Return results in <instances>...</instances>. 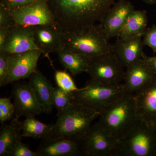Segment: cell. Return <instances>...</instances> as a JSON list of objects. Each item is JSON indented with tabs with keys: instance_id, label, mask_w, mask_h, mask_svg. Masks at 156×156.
Instances as JSON below:
<instances>
[{
	"instance_id": "obj_1",
	"label": "cell",
	"mask_w": 156,
	"mask_h": 156,
	"mask_svg": "<svg viewBox=\"0 0 156 156\" xmlns=\"http://www.w3.org/2000/svg\"><path fill=\"white\" fill-rule=\"evenodd\" d=\"M57 27L62 31L80 29L101 22L114 0H47Z\"/></svg>"
},
{
	"instance_id": "obj_2",
	"label": "cell",
	"mask_w": 156,
	"mask_h": 156,
	"mask_svg": "<svg viewBox=\"0 0 156 156\" xmlns=\"http://www.w3.org/2000/svg\"><path fill=\"white\" fill-rule=\"evenodd\" d=\"M100 114V112L73 101L67 108L58 112L56 122L44 139H66L81 143Z\"/></svg>"
},
{
	"instance_id": "obj_3",
	"label": "cell",
	"mask_w": 156,
	"mask_h": 156,
	"mask_svg": "<svg viewBox=\"0 0 156 156\" xmlns=\"http://www.w3.org/2000/svg\"><path fill=\"white\" fill-rule=\"evenodd\" d=\"M60 32L63 48L80 53L89 60L112 53L113 45L99 24Z\"/></svg>"
},
{
	"instance_id": "obj_4",
	"label": "cell",
	"mask_w": 156,
	"mask_h": 156,
	"mask_svg": "<svg viewBox=\"0 0 156 156\" xmlns=\"http://www.w3.org/2000/svg\"><path fill=\"white\" fill-rule=\"evenodd\" d=\"M139 118L133 94L127 92L101 113L96 122L120 140Z\"/></svg>"
},
{
	"instance_id": "obj_5",
	"label": "cell",
	"mask_w": 156,
	"mask_h": 156,
	"mask_svg": "<svg viewBox=\"0 0 156 156\" xmlns=\"http://www.w3.org/2000/svg\"><path fill=\"white\" fill-rule=\"evenodd\" d=\"M156 155V129L139 118L120 140L117 156Z\"/></svg>"
},
{
	"instance_id": "obj_6",
	"label": "cell",
	"mask_w": 156,
	"mask_h": 156,
	"mask_svg": "<svg viewBox=\"0 0 156 156\" xmlns=\"http://www.w3.org/2000/svg\"><path fill=\"white\" fill-rule=\"evenodd\" d=\"M126 92L124 83L110 85L90 79L85 87L71 93L73 101L101 113Z\"/></svg>"
},
{
	"instance_id": "obj_7",
	"label": "cell",
	"mask_w": 156,
	"mask_h": 156,
	"mask_svg": "<svg viewBox=\"0 0 156 156\" xmlns=\"http://www.w3.org/2000/svg\"><path fill=\"white\" fill-rule=\"evenodd\" d=\"M120 140L98 123L92 125L81 142L83 155L117 156Z\"/></svg>"
},
{
	"instance_id": "obj_8",
	"label": "cell",
	"mask_w": 156,
	"mask_h": 156,
	"mask_svg": "<svg viewBox=\"0 0 156 156\" xmlns=\"http://www.w3.org/2000/svg\"><path fill=\"white\" fill-rule=\"evenodd\" d=\"M10 11L14 25L26 27L42 25L57 26L47 0H38Z\"/></svg>"
},
{
	"instance_id": "obj_9",
	"label": "cell",
	"mask_w": 156,
	"mask_h": 156,
	"mask_svg": "<svg viewBox=\"0 0 156 156\" xmlns=\"http://www.w3.org/2000/svg\"><path fill=\"white\" fill-rule=\"evenodd\" d=\"M125 67L113 53L89 60L87 73L92 80L110 85L122 83Z\"/></svg>"
},
{
	"instance_id": "obj_10",
	"label": "cell",
	"mask_w": 156,
	"mask_h": 156,
	"mask_svg": "<svg viewBox=\"0 0 156 156\" xmlns=\"http://www.w3.org/2000/svg\"><path fill=\"white\" fill-rule=\"evenodd\" d=\"M42 54L41 50H34L10 55L9 72L3 87L29 78L36 71L38 61Z\"/></svg>"
},
{
	"instance_id": "obj_11",
	"label": "cell",
	"mask_w": 156,
	"mask_h": 156,
	"mask_svg": "<svg viewBox=\"0 0 156 156\" xmlns=\"http://www.w3.org/2000/svg\"><path fill=\"white\" fill-rule=\"evenodd\" d=\"M12 93L16 117H35L44 112L29 83H16L12 88Z\"/></svg>"
},
{
	"instance_id": "obj_12",
	"label": "cell",
	"mask_w": 156,
	"mask_h": 156,
	"mask_svg": "<svg viewBox=\"0 0 156 156\" xmlns=\"http://www.w3.org/2000/svg\"><path fill=\"white\" fill-rule=\"evenodd\" d=\"M134 9V6L128 0H119L109 9L99 24L109 40L116 37L128 16Z\"/></svg>"
},
{
	"instance_id": "obj_13",
	"label": "cell",
	"mask_w": 156,
	"mask_h": 156,
	"mask_svg": "<svg viewBox=\"0 0 156 156\" xmlns=\"http://www.w3.org/2000/svg\"><path fill=\"white\" fill-rule=\"evenodd\" d=\"M34 50L39 49L34 39L33 27L13 24L9 31L2 51L11 55Z\"/></svg>"
},
{
	"instance_id": "obj_14",
	"label": "cell",
	"mask_w": 156,
	"mask_h": 156,
	"mask_svg": "<svg viewBox=\"0 0 156 156\" xmlns=\"http://www.w3.org/2000/svg\"><path fill=\"white\" fill-rule=\"evenodd\" d=\"M156 77L144 57L126 67L123 83L127 92L134 94Z\"/></svg>"
},
{
	"instance_id": "obj_15",
	"label": "cell",
	"mask_w": 156,
	"mask_h": 156,
	"mask_svg": "<svg viewBox=\"0 0 156 156\" xmlns=\"http://www.w3.org/2000/svg\"><path fill=\"white\" fill-rule=\"evenodd\" d=\"M113 45L112 53L125 68L145 56L143 37L117 38Z\"/></svg>"
},
{
	"instance_id": "obj_16",
	"label": "cell",
	"mask_w": 156,
	"mask_h": 156,
	"mask_svg": "<svg viewBox=\"0 0 156 156\" xmlns=\"http://www.w3.org/2000/svg\"><path fill=\"white\" fill-rule=\"evenodd\" d=\"M133 96L140 118L153 124L156 120V77Z\"/></svg>"
},
{
	"instance_id": "obj_17",
	"label": "cell",
	"mask_w": 156,
	"mask_h": 156,
	"mask_svg": "<svg viewBox=\"0 0 156 156\" xmlns=\"http://www.w3.org/2000/svg\"><path fill=\"white\" fill-rule=\"evenodd\" d=\"M36 44L42 54L58 53L63 48L60 30L56 26L32 27Z\"/></svg>"
},
{
	"instance_id": "obj_18",
	"label": "cell",
	"mask_w": 156,
	"mask_h": 156,
	"mask_svg": "<svg viewBox=\"0 0 156 156\" xmlns=\"http://www.w3.org/2000/svg\"><path fill=\"white\" fill-rule=\"evenodd\" d=\"M36 151L39 156L83 155L81 143L66 139H43Z\"/></svg>"
},
{
	"instance_id": "obj_19",
	"label": "cell",
	"mask_w": 156,
	"mask_h": 156,
	"mask_svg": "<svg viewBox=\"0 0 156 156\" xmlns=\"http://www.w3.org/2000/svg\"><path fill=\"white\" fill-rule=\"evenodd\" d=\"M29 79V83L41 104L44 112L51 113L53 107L52 97L54 89L51 82L37 70L30 76Z\"/></svg>"
},
{
	"instance_id": "obj_20",
	"label": "cell",
	"mask_w": 156,
	"mask_h": 156,
	"mask_svg": "<svg viewBox=\"0 0 156 156\" xmlns=\"http://www.w3.org/2000/svg\"><path fill=\"white\" fill-rule=\"evenodd\" d=\"M148 23L147 11L134 9L128 16L116 37L126 38L137 36L143 37L148 28Z\"/></svg>"
},
{
	"instance_id": "obj_21",
	"label": "cell",
	"mask_w": 156,
	"mask_h": 156,
	"mask_svg": "<svg viewBox=\"0 0 156 156\" xmlns=\"http://www.w3.org/2000/svg\"><path fill=\"white\" fill-rule=\"evenodd\" d=\"M15 116L7 125H2L0 131V156H9L11 149L21 140V122Z\"/></svg>"
},
{
	"instance_id": "obj_22",
	"label": "cell",
	"mask_w": 156,
	"mask_h": 156,
	"mask_svg": "<svg viewBox=\"0 0 156 156\" xmlns=\"http://www.w3.org/2000/svg\"><path fill=\"white\" fill-rule=\"evenodd\" d=\"M58 60L73 76L87 73L89 60L80 53L63 48L57 53Z\"/></svg>"
},
{
	"instance_id": "obj_23",
	"label": "cell",
	"mask_w": 156,
	"mask_h": 156,
	"mask_svg": "<svg viewBox=\"0 0 156 156\" xmlns=\"http://www.w3.org/2000/svg\"><path fill=\"white\" fill-rule=\"evenodd\" d=\"M53 124H46L37 120L35 117H26L21 122V136L34 139H45L50 134Z\"/></svg>"
},
{
	"instance_id": "obj_24",
	"label": "cell",
	"mask_w": 156,
	"mask_h": 156,
	"mask_svg": "<svg viewBox=\"0 0 156 156\" xmlns=\"http://www.w3.org/2000/svg\"><path fill=\"white\" fill-rule=\"evenodd\" d=\"M72 101L71 93L66 92L57 86L54 87L52 102L53 107L58 110V112L67 108Z\"/></svg>"
},
{
	"instance_id": "obj_25",
	"label": "cell",
	"mask_w": 156,
	"mask_h": 156,
	"mask_svg": "<svg viewBox=\"0 0 156 156\" xmlns=\"http://www.w3.org/2000/svg\"><path fill=\"white\" fill-rule=\"evenodd\" d=\"M54 77L57 87L66 92L72 93L79 89L76 86L71 76L66 72L56 71Z\"/></svg>"
},
{
	"instance_id": "obj_26",
	"label": "cell",
	"mask_w": 156,
	"mask_h": 156,
	"mask_svg": "<svg viewBox=\"0 0 156 156\" xmlns=\"http://www.w3.org/2000/svg\"><path fill=\"white\" fill-rule=\"evenodd\" d=\"M15 112V107L14 103L11 102V98H0V123L2 125L13 119Z\"/></svg>"
},
{
	"instance_id": "obj_27",
	"label": "cell",
	"mask_w": 156,
	"mask_h": 156,
	"mask_svg": "<svg viewBox=\"0 0 156 156\" xmlns=\"http://www.w3.org/2000/svg\"><path fill=\"white\" fill-rule=\"evenodd\" d=\"M9 156H39V154L36 151H33L26 144L18 141L11 149Z\"/></svg>"
},
{
	"instance_id": "obj_28",
	"label": "cell",
	"mask_w": 156,
	"mask_h": 156,
	"mask_svg": "<svg viewBox=\"0 0 156 156\" xmlns=\"http://www.w3.org/2000/svg\"><path fill=\"white\" fill-rule=\"evenodd\" d=\"M144 45L149 47L156 53V25L147 28L143 37Z\"/></svg>"
},
{
	"instance_id": "obj_29",
	"label": "cell",
	"mask_w": 156,
	"mask_h": 156,
	"mask_svg": "<svg viewBox=\"0 0 156 156\" xmlns=\"http://www.w3.org/2000/svg\"><path fill=\"white\" fill-rule=\"evenodd\" d=\"M9 54L0 52V87H3L9 69Z\"/></svg>"
},
{
	"instance_id": "obj_30",
	"label": "cell",
	"mask_w": 156,
	"mask_h": 156,
	"mask_svg": "<svg viewBox=\"0 0 156 156\" xmlns=\"http://www.w3.org/2000/svg\"><path fill=\"white\" fill-rule=\"evenodd\" d=\"M13 24L10 10L0 4V26L11 27Z\"/></svg>"
},
{
	"instance_id": "obj_31",
	"label": "cell",
	"mask_w": 156,
	"mask_h": 156,
	"mask_svg": "<svg viewBox=\"0 0 156 156\" xmlns=\"http://www.w3.org/2000/svg\"><path fill=\"white\" fill-rule=\"evenodd\" d=\"M38 0H1V4L9 10L28 5Z\"/></svg>"
},
{
	"instance_id": "obj_32",
	"label": "cell",
	"mask_w": 156,
	"mask_h": 156,
	"mask_svg": "<svg viewBox=\"0 0 156 156\" xmlns=\"http://www.w3.org/2000/svg\"><path fill=\"white\" fill-rule=\"evenodd\" d=\"M11 27L0 26V52L2 51L4 44Z\"/></svg>"
},
{
	"instance_id": "obj_33",
	"label": "cell",
	"mask_w": 156,
	"mask_h": 156,
	"mask_svg": "<svg viewBox=\"0 0 156 156\" xmlns=\"http://www.w3.org/2000/svg\"><path fill=\"white\" fill-rule=\"evenodd\" d=\"M144 58L156 77V56H148L145 55Z\"/></svg>"
},
{
	"instance_id": "obj_34",
	"label": "cell",
	"mask_w": 156,
	"mask_h": 156,
	"mask_svg": "<svg viewBox=\"0 0 156 156\" xmlns=\"http://www.w3.org/2000/svg\"><path fill=\"white\" fill-rule=\"evenodd\" d=\"M144 2L150 5H156V0H142Z\"/></svg>"
},
{
	"instance_id": "obj_35",
	"label": "cell",
	"mask_w": 156,
	"mask_h": 156,
	"mask_svg": "<svg viewBox=\"0 0 156 156\" xmlns=\"http://www.w3.org/2000/svg\"><path fill=\"white\" fill-rule=\"evenodd\" d=\"M153 125L154 127L155 128L156 130V120L153 123Z\"/></svg>"
}]
</instances>
